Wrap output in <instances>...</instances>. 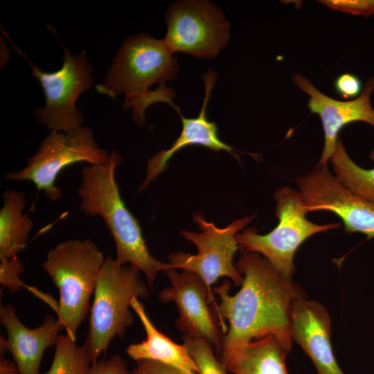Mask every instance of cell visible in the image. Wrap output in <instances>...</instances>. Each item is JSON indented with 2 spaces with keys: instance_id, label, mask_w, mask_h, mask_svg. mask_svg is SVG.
I'll return each instance as SVG.
<instances>
[{
  "instance_id": "16",
  "label": "cell",
  "mask_w": 374,
  "mask_h": 374,
  "mask_svg": "<svg viewBox=\"0 0 374 374\" xmlns=\"http://www.w3.org/2000/svg\"><path fill=\"white\" fill-rule=\"evenodd\" d=\"M292 338L315 366L317 374H345L339 366L330 342L331 319L326 308L305 296L292 308Z\"/></svg>"
},
{
  "instance_id": "22",
  "label": "cell",
  "mask_w": 374,
  "mask_h": 374,
  "mask_svg": "<svg viewBox=\"0 0 374 374\" xmlns=\"http://www.w3.org/2000/svg\"><path fill=\"white\" fill-rule=\"evenodd\" d=\"M182 339L197 366V374H227V368L215 357L213 347L206 340L187 335Z\"/></svg>"
},
{
  "instance_id": "11",
  "label": "cell",
  "mask_w": 374,
  "mask_h": 374,
  "mask_svg": "<svg viewBox=\"0 0 374 374\" xmlns=\"http://www.w3.org/2000/svg\"><path fill=\"white\" fill-rule=\"evenodd\" d=\"M296 182L307 213L332 212L341 220L346 233H361L368 238H374V203L348 189L328 166L317 165Z\"/></svg>"
},
{
  "instance_id": "27",
  "label": "cell",
  "mask_w": 374,
  "mask_h": 374,
  "mask_svg": "<svg viewBox=\"0 0 374 374\" xmlns=\"http://www.w3.org/2000/svg\"><path fill=\"white\" fill-rule=\"evenodd\" d=\"M136 364L150 374H186L172 366L151 360L138 361Z\"/></svg>"
},
{
  "instance_id": "4",
  "label": "cell",
  "mask_w": 374,
  "mask_h": 374,
  "mask_svg": "<svg viewBox=\"0 0 374 374\" xmlns=\"http://www.w3.org/2000/svg\"><path fill=\"white\" fill-rule=\"evenodd\" d=\"M105 259L93 241L70 239L49 250L42 264L59 290L57 318L73 341H76L77 330L89 311L90 298Z\"/></svg>"
},
{
  "instance_id": "29",
  "label": "cell",
  "mask_w": 374,
  "mask_h": 374,
  "mask_svg": "<svg viewBox=\"0 0 374 374\" xmlns=\"http://www.w3.org/2000/svg\"><path fill=\"white\" fill-rule=\"evenodd\" d=\"M10 51L7 47V44L1 36V59H0V65L1 68L6 64L7 62L10 59Z\"/></svg>"
},
{
  "instance_id": "3",
  "label": "cell",
  "mask_w": 374,
  "mask_h": 374,
  "mask_svg": "<svg viewBox=\"0 0 374 374\" xmlns=\"http://www.w3.org/2000/svg\"><path fill=\"white\" fill-rule=\"evenodd\" d=\"M178 64L162 39L147 34L126 38L115 54L103 83L97 91L112 98L125 94L123 108L136 113L143 100L152 91L150 87L173 80Z\"/></svg>"
},
{
  "instance_id": "23",
  "label": "cell",
  "mask_w": 374,
  "mask_h": 374,
  "mask_svg": "<svg viewBox=\"0 0 374 374\" xmlns=\"http://www.w3.org/2000/svg\"><path fill=\"white\" fill-rule=\"evenodd\" d=\"M0 262V284L1 290L8 288L12 292H17L21 286H25L20 277V275L24 271V268L19 256Z\"/></svg>"
},
{
  "instance_id": "12",
  "label": "cell",
  "mask_w": 374,
  "mask_h": 374,
  "mask_svg": "<svg viewBox=\"0 0 374 374\" xmlns=\"http://www.w3.org/2000/svg\"><path fill=\"white\" fill-rule=\"evenodd\" d=\"M164 273L171 285L159 292V300L162 303L173 301L179 312L175 321L179 330L184 335L206 340L219 356L224 333L213 308L209 307L204 280L197 274L185 270L179 272L168 269Z\"/></svg>"
},
{
  "instance_id": "14",
  "label": "cell",
  "mask_w": 374,
  "mask_h": 374,
  "mask_svg": "<svg viewBox=\"0 0 374 374\" xmlns=\"http://www.w3.org/2000/svg\"><path fill=\"white\" fill-rule=\"evenodd\" d=\"M0 321L7 332L6 338L1 336V355L9 351L19 374H39L44 351L55 346L61 331L65 330L62 323L47 314L37 328H28L18 319L15 306L10 303L1 305Z\"/></svg>"
},
{
  "instance_id": "20",
  "label": "cell",
  "mask_w": 374,
  "mask_h": 374,
  "mask_svg": "<svg viewBox=\"0 0 374 374\" xmlns=\"http://www.w3.org/2000/svg\"><path fill=\"white\" fill-rule=\"evenodd\" d=\"M369 157L374 161V148ZM330 161L334 175L343 185L355 195L374 203V168L365 169L355 163L339 137Z\"/></svg>"
},
{
  "instance_id": "19",
  "label": "cell",
  "mask_w": 374,
  "mask_h": 374,
  "mask_svg": "<svg viewBox=\"0 0 374 374\" xmlns=\"http://www.w3.org/2000/svg\"><path fill=\"white\" fill-rule=\"evenodd\" d=\"M0 209V261L12 259L24 250L33 227V220L23 213L25 193L12 189L2 193Z\"/></svg>"
},
{
  "instance_id": "1",
  "label": "cell",
  "mask_w": 374,
  "mask_h": 374,
  "mask_svg": "<svg viewBox=\"0 0 374 374\" xmlns=\"http://www.w3.org/2000/svg\"><path fill=\"white\" fill-rule=\"evenodd\" d=\"M235 265L243 277L240 290L230 295L227 279L213 290L220 299L212 308L224 333L222 350L273 335L290 351L292 304L303 290L258 253L242 250Z\"/></svg>"
},
{
  "instance_id": "10",
  "label": "cell",
  "mask_w": 374,
  "mask_h": 374,
  "mask_svg": "<svg viewBox=\"0 0 374 374\" xmlns=\"http://www.w3.org/2000/svg\"><path fill=\"white\" fill-rule=\"evenodd\" d=\"M165 19L168 28L162 40L172 53L213 59L229 41L230 24L210 1H177L170 6Z\"/></svg>"
},
{
  "instance_id": "5",
  "label": "cell",
  "mask_w": 374,
  "mask_h": 374,
  "mask_svg": "<svg viewBox=\"0 0 374 374\" xmlns=\"http://www.w3.org/2000/svg\"><path fill=\"white\" fill-rule=\"evenodd\" d=\"M140 272L109 256L105 258L96 281L89 332L84 343L92 362L98 361L111 341L116 336L122 338L132 325V299L148 296L150 287Z\"/></svg>"
},
{
  "instance_id": "18",
  "label": "cell",
  "mask_w": 374,
  "mask_h": 374,
  "mask_svg": "<svg viewBox=\"0 0 374 374\" xmlns=\"http://www.w3.org/2000/svg\"><path fill=\"white\" fill-rule=\"evenodd\" d=\"M288 352L273 335L222 350L220 360L233 374H289Z\"/></svg>"
},
{
  "instance_id": "7",
  "label": "cell",
  "mask_w": 374,
  "mask_h": 374,
  "mask_svg": "<svg viewBox=\"0 0 374 374\" xmlns=\"http://www.w3.org/2000/svg\"><path fill=\"white\" fill-rule=\"evenodd\" d=\"M13 49L31 67V74L39 82L45 105L35 110L39 123L49 132L68 133L80 127L84 118L76 106L79 96L92 87L93 69L85 51L71 54L62 44L63 62L60 69L46 72L39 69L10 39Z\"/></svg>"
},
{
  "instance_id": "15",
  "label": "cell",
  "mask_w": 374,
  "mask_h": 374,
  "mask_svg": "<svg viewBox=\"0 0 374 374\" xmlns=\"http://www.w3.org/2000/svg\"><path fill=\"white\" fill-rule=\"evenodd\" d=\"M217 78V74L212 69L204 74L205 96L197 117L186 118L181 114L179 107L176 108L182 123L181 133L168 149L161 150L148 159L145 177L138 192L146 190L150 183L154 182L160 174L166 171L172 157L186 146L201 145L217 152L224 150L240 161L239 155L234 152L237 150L220 138L216 123L207 118L206 107Z\"/></svg>"
},
{
  "instance_id": "24",
  "label": "cell",
  "mask_w": 374,
  "mask_h": 374,
  "mask_svg": "<svg viewBox=\"0 0 374 374\" xmlns=\"http://www.w3.org/2000/svg\"><path fill=\"white\" fill-rule=\"evenodd\" d=\"M320 2L333 10L351 15L369 16L374 14V0H325Z\"/></svg>"
},
{
  "instance_id": "28",
  "label": "cell",
  "mask_w": 374,
  "mask_h": 374,
  "mask_svg": "<svg viewBox=\"0 0 374 374\" xmlns=\"http://www.w3.org/2000/svg\"><path fill=\"white\" fill-rule=\"evenodd\" d=\"M0 374H19V373L15 362L6 359L3 355H1Z\"/></svg>"
},
{
  "instance_id": "6",
  "label": "cell",
  "mask_w": 374,
  "mask_h": 374,
  "mask_svg": "<svg viewBox=\"0 0 374 374\" xmlns=\"http://www.w3.org/2000/svg\"><path fill=\"white\" fill-rule=\"evenodd\" d=\"M274 197L278 225L264 235L249 228L235 238L241 250L262 255L283 278L292 280L294 257L301 244L316 233L339 228L340 224L320 225L308 220L299 190L283 186L275 191Z\"/></svg>"
},
{
  "instance_id": "9",
  "label": "cell",
  "mask_w": 374,
  "mask_h": 374,
  "mask_svg": "<svg viewBox=\"0 0 374 374\" xmlns=\"http://www.w3.org/2000/svg\"><path fill=\"white\" fill-rule=\"evenodd\" d=\"M109 154L98 145L89 127L81 126L68 133L49 132L36 153L27 159L26 166L6 173L4 179L30 181L50 201L55 202L62 197V190L55 185L62 170L80 162L103 164L107 161Z\"/></svg>"
},
{
  "instance_id": "13",
  "label": "cell",
  "mask_w": 374,
  "mask_h": 374,
  "mask_svg": "<svg viewBox=\"0 0 374 374\" xmlns=\"http://www.w3.org/2000/svg\"><path fill=\"white\" fill-rule=\"evenodd\" d=\"M293 81L309 96L308 107L319 116L324 132V146L317 166H328L334 153L340 130L350 123L362 121L374 127V109L371 96L374 91V77L368 80L355 99L341 101L319 91L305 77L297 73Z\"/></svg>"
},
{
  "instance_id": "2",
  "label": "cell",
  "mask_w": 374,
  "mask_h": 374,
  "mask_svg": "<svg viewBox=\"0 0 374 374\" xmlns=\"http://www.w3.org/2000/svg\"><path fill=\"white\" fill-rule=\"evenodd\" d=\"M122 159L114 150L105 163L82 168L78 190L80 210L87 216H100L104 220L116 244V260L142 271L152 290L157 274L169 267L151 255L139 221L122 199L116 180Z\"/></svg>"
},
{
  "instance_id": "30",
  "label": "cell",
  "mask_w": 374,
  "mask_h": 374,
  "mask_svg": "<svg viewBox=\"0 0 374 374\" xmlns=\"http://www.w3.org/2000/svg\"><path fill=\"white\" fill-rule=\"evenodd\" d=\"M133 374H150L139 367H136L132 371Z\"/></svg>"
},
{
  "instance_id": "26",
  "label": "cell",
  "mask_w": 374,
  "mask_h": 374,
  "mask_svg": "<svg viewBox=\"0 0 374 374\" xmlns=\"http://www.w3.org/2000/svg\"><path fill=\"white\" fill-rule=\"evenodd\" d=\"M336 91L344 98H357L362 92V82L354 74L346 73L339 75L335 81Z\"/></svg>"
},
{
  "instance_id": "25",
  "label": "cell",
  "mask_w": 374,
  "mask_h": 374,
  "mask_svg": "<svg viewBox=\"0 0 374 374\" xmlns=\"http://www.w3.org/2000/svg\"><path fill=\"white\" fill-rule=\"evenodd\" d=\"M86 374H133L127 368L125 360L118 355L103 357L92 362Z\"/></svg>"
},
{
  "instance_id": "21",
  "label": "cell",
  "mask_w": 374,
  "mask_h": 374,
  "mask_svg": "<svg viewBox=\"0 0 374 374\" xmlns=\"http://www.w3.org/2000/svg\"><path fill=\"white\" fill-rule=\"evenodd\" d=\"M91 363L84 344L79 346L66 334L60 335L51 365L44 374H86Z\"/></svg>"
},
{
  "instance_id": "17",
  "label": "cell",
  "mask_w": 374,
  "mask_h": 374,
  "mask_svg": "<svg viewBox=\"0 0 374 374\" xmlns=\"http://www.w3.org/2000/svg\"><path fill=\"white\" fill-rule=\"evenodd\" d=\"M131 307L143 326L146 338L141 342L128 346L125 350L127 355L136 362L154 361L186 374H197V366L186 346L176 344L158 330L137 298L132 299Z\"/></svg>"
},
{
  "instance_id": "8",
  "label": "cell",
  "mask_w": 374,
  "mask_h": 374,
  "mask_svg": "<svg viewBox=\"0 0 374 374\" xmlns=\"http://www.w3.org/2000/svg\"><path fill=\"white\" fill-rule=\"evenodd\" d=\"M254 217L246 216L219 228L213 222L206 221L202 213H193V220L201 231L182 230L180 234L196 246L197 253L193 255L177 251L170 254L169 269L188 271L200 276L206 286L209 303L216 306L211 286L220 278L228 277L238 286L242 284L243 277L233 264L240 249L235 236Z\"/></svg>"
}]
</instances>
